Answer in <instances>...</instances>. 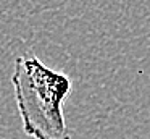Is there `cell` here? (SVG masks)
Returning a JSON list of instances; mask_svg holds the SVG:
<instances>
[{
    "label": "cell",
    "mask_w": 150,
    "mask_h": 139,
    "mask_svg": "<svg viewBox=\"0 0 150 139\" xmlns=\"http://www.w3.org/2000/svg\"><path fill=\"white\" fill-rule=\"evenodd\" d=\"M68 2L69 0H0V24L53 11Z\"/></svg>",
    "instance_id": "obj_2"
},
{
    "label": "cell",
    "mask_w": 150,
    "mask_h": 139,
    "mask_svg": "<svg viewBox=\"0 0 150 139\" xmlns=\"http://www.w3.org/2000/svg\"><path fill=\"white\" fill-rule=\"evenodd\" d=\"M11 86L23 123L33 139H71L63 103L71 92V78L49 68L36 55L15 58Z\"/></svg>",
    "instance_id": "obj_1"
}]
</instances>
